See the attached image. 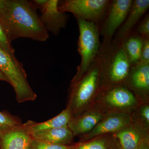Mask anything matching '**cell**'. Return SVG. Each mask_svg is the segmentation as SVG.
I'll use <instances>...</instances> for the list:
<instances>
[{
	"label": "cell",
	"mask_w": 149,
	"mask_h": 149,
	"mask_svg": "<svg viewBox=\"0 0 149 149\" xmlns=\"http://www.w3.org/2000/svg\"><path fill=\"white\" fill-rule=\"evenodd\" d=\"M72 116L71 112L66 108L59 114L49 120L41 123L28 120L23 124V126L31 135L40 131L59 128L67 125Z\"/></svg>",
	"instance_id": "16"
},
{
	"label": "cell",
	"mask_w": 149,
	"mask_h": 149,
	"mask_svg": "<svg viewBox=\"0 0 149 149\" xmlns=\"http://www.w3.org/2000/svg\"><path fill=\"white\" fill-rule=\"evenodd\" d=\"M0 70L13 88L17 102L34 101L37 94L32 90L21 63L0 47Z\"/></svg>",
	"instance_id": "5"
},
{
	"label": "cell",
	"mask_w": 149,
	"mask_h": 149,
	"mask_svg": "<svg viewBox=\"0 0 149 149\" xmlns=\"http://www.w3.org/2000/svg\"><path fill=\"white\" fill-rule=\"evenodd\" d=\"M0 24L11 42L19 38L45 42L49 32L30 1L5 0L0 11Z\"/></svg>",
	"instance_id": "1"
},
{
	"label": "cell",
	"mask_w": 149,
	"mask_h": 149,
	"mask_svg": "<svg viewBox=\"0 0 149 149\" xmlns=\"http://www.w3.org/2000/svg\"><path fill=\"white\" fill-rule=\"evenodd\" d=\"M136 149H149V137L145 138Z\"/></svg>",
	"instance_id": "26"
},
{
	"label": "cell",
	"mask_w": 149,
	"mask_h": 149,
	"mask_svg": "<svg viewBox=\"0 0 149 149\" xmlns=\"http://www.w3.org/2000/svg\"><path fill=\"white\" fill-rule=\"evenodd\" d=\"M0 47L11 55L15 56V50L12 46L11 42L8 40L5 32L0 24Z\"/></svg>",
	"instance_id": "23"
},
{
	"label": "cell",
	"mask_w": 149,
	"mask_h": 149,
	"mask_svg": "<svg viewBox=\"0 0 149 149\" xmlns=\"http://www.w3.org/2000/svg\"><path fill=\"white\" fill-rule=\"evenodd\" d=\"M130 123V113L110 111L90 133L80 137L79 142H85L104 134H114Z\"/></svg>",
	"instance_id": "10"
},
{
	"label": "cell",
	"mask_w": 149,
	"mask_h": 149,
	"mask_svg": "<svg viewBox=\"0 0 149 149\" xmlns=\"http://www.w3.org/2000/svg\"><path fill=\"white\" fill-rule=\"evenodd\" d=\"M101 70L97 56L88 71L80 79L71 82L67 108L72 117L88 109L96 102L100 91Z\"/></svg>",
	"instance_id": "3"
},
{
	"label": "cell",
	"mask_w": 149,
	"mask_h": 149,
	"mask_svg": "<svg viewBox=\"0 0 149 149\" xmlns=\"http://www.w3.org/2000/svg\"><path fill=\"white\" fill-rule=\"evenodd\" d=\"M121 149H136L145 138L149 137L130 123L114 133Z\"/></svg>",
	"instance_id": "17"
},
{
	"label": "cell",
	"mask_w": 149,
	"mask_h": 149,
	"mask_svg": "<svg viewBox=\"0 0 149 149\" xmlns=\"http://www.w3.org/2000/svg\"><path fill=\"white\" fill-rule=\"evenodd\" d=\"M76 144L77 143L68 145L48 144L40 142L32 138L29 149H73Z\"/></svg>",
	"instance_id": "22"
},
{
	"label": "cell",
	"mask_w": 149,
	"mask_h": 149,
	"mask_svg": "<svg viewBox=\"0 0 149 149\" xmlns=\"http://www.w3.org/2000/svg\"><path fill=\"white\" fill-rule=\"evenodd\" d=\"M143 45L139 63H149V38H143Z\"/></svg>",
	"instance_id": "25"
},
{
	"label": "cell",
	"mask_w": 149,
	"mask_h": 149,
	"mask_svg": "<svg viewBox=\"0 0 149 149\" xmlns=\"http://www.w3.org/2000/svg\"><path fill=\"white\" fill-rule=\"evenodd\" d=\"M0 80H2V81H6V82H8L7 78L6 77L5 75H4L2 72L0 70Z\"/></svg>",
	"instance_id": "27"
},
{
	"label": "cell",
	"mask_w": 149,
	"mask_h": 149,
	"mask_svg": "<svg viewBox=\"0 0 149 149\" xmlns=\"http://www.w3.org/2000/svg\"><path fill=\"white\" fill-rule=\"evenodd\" d=\"M149 0L133 1L130 11L118 32L115 41L122 42L131 34L133 28L148 9Z\"/></svg>",
	"instance_id": "14"
},
{
	"label": "cell",
	"mask_w": 149,
	"mask_h": 149,
	"mask_svg": "<svg viewBox=\"0 0 149 149\" xmlns=\"http://www.w3.org/2000/svg\"><path fill=\"white\" fill-rule=\"evenodd\" d=\"M79 30L77 51L81 62L71 82L80 79L95 60L100 49L98 26L93 22L76 18Z\"/></svg>",
	"instance_id": "4"
},
{
	"label": "cell",
	"mask_w": 149,
	"mask_h": 149,
	"mask_svg": "<svg viewBox=\"0 0 149 149\" xmlns=\"http://www.w3.org/2000/svg\"><path fill=\"white\" fill-rule=\"evenodd\" d=\"M32 139L46 143L68 145L72 143L74 136L67 125L43 130L31 134Z\"/></svg>",
	"instance_id": "15"
},
{
	"label": "cell",
	"mask_w": 149,
	"mask_h": 149,
	"mask_svg": "<svg viewBox=\"0 0 149 149\" xmlns=\"http://www.w3.org/2000/svg\"><path fill=\"white\" fill-rule=\"evenodd\" d=\"M21 120L7 111H0V130H11L22 126Z\"/></svg>",
	"instance_id": "21"
},
{
	"label": "cell",
	"mask_w": 149,
	"mask_h": 149,
	"mask_svg": "<svg viewBox=\"0 0 149 149\" xmlns=\"http://www.w3.org/2000/svg\"><path fill=\"white\" fill-rule=\"evenodd\" d=\"M96 102L111 111L123 112L130 114L140 103L126 85L101 88Z\"/></svg>",
	"instance_id": "7"
},
{
	"label": "cell",
	"mask_w": 149,
	"mask_h": 149,
	"mask_svg": "<svg viewBox=\"0 0 149 149\" xmlns=\"http://www.w3.org/2000/svg\"><path fill=\"white\" fill-rule=\"evenodd\" d=\"M5 2V0H0V11L4 6Z\"/></svg>",
	"instance_id": "28"
},
{
	"label": "cell",
	"mask_w": 149,
	"mask_h": 149,
	"mask_svg": "<svg viewBox=\"0 0 149 149\" xmlns=\"http://www.w3.org/2000/svg\"><path fill=\"white\" fill-rule=\"evenodd\" d=\"M122 43L131 66L139 63L143 45L142 37L138 34H131Z\"/></svg>",
	"instance_id": "20"
},
{
	"label": "cell",
	"mask_w": 149,
	"mask_h": 149,
	"mask_svg": "<svg viewBox=\"0 0 149 149\" xmlns=\"http://www.w3.org/2000/svg\"><path fill=\"white\" fill-rule=\"evenodd\" d=\"M73 149H121L114 134H104L84 142H78Z\"/></svg>",
	"instance_id": "18"
},
{
	"label": "cell",
	"mask_w": 149,
	"mask_h": 149,
	"mask_svg": "<svg viewBox=\"0 0 149 149\" xmlns=\"http://www.w3.org/2000/svg\"><path fill=\"white\" fill-rule=\"evenodd\" d=\"M132 0H114L108 9L101 34L104 37L103 44L109 42L114 33L125 21L133 4Z\"/></svg>",
	"instance_id": "8"
},
{
	"label": "cell",
	"mask_w": 149,
	"mask_h": 149,
	"mask_svg": "<svg viewBox=\"0 0 149 149\" xmlns=\"http://www.w3.org/2000/svg\"><path fill=\"white\" fill-rule=\"evenodd\" d=\"M58 0H47L40 8L42 13L41 21L48 32L58 35L61 29L66 26L68 17L64 13L58 9Z\"/></svg>",
	"instance_id": "12"
},
{
	"label": "cell",
	"mask_w": 149,
	"mask_h": 149,
	"mask_svg": "<svg viewBox=\"0 0 149 149\" xmlns=\"http://www.w3.org/2000/svg\"><path fill=\"white\" fill-rule=\"evenodd\" d=\"M32 138L23 127L0 130V149H29Z\"/></svg>",
	"instance_id": "13"
},
{
	"label": "cell",
	"mask_w": 149,
	"mask_h": 149,
	"mask_svg": "<svg viewBox=\"0 0 149 149\" xmlns=\"http://www.w3.org/2000/svg\"><path fill=\"white\" fill-rule=\"evenodd\" d=\"M97 57L100 66V89L125 85L131 65L122 42L111 41L103 44Z\"/></svg>",
	"instance_id": "2"
},
{
	"label": "cell",
	"mask_w": 149,
	"mask_h": 149,
	"mask_svg": "<svg viewBox=\"0 0 149 149\" xmlns=\"http://www.w3.org/2000/svg\"><path fill=\"white\" fill-rule=\"evenodd\" d=\"M138 34L143 38H149V14L145 17L138 26Z\"/></svg>",
	"instance_id": "24"
},
{
	"label": "cell",
	"mask_w": 149,
	"mask_h": 149,
	"mask_svg": "<svg viewBox=\"0 0 149 149\" xmlns=\"http://www.w3.org/2000/svg\"><path fill=\"white\" fill-rule=\"evenodd\" d=\"M131 123L146 136H149V102L139 103L130 113Z\"/></svg>",
	"instance_id": "19"
},
{
	"label": "cell",
	"mask_w": 149,
	"mask_h": 149,
	"mask_svg": "<svg viewBox=\"0 0 149 149\" xmlns=\"http://www.w3.org/2000/svg\"><path fill=\"white\" fill-rule=\"evenodd\" d=\"M111 1L108 0H65L59 1L58 9L70 12L76 18L93 22L98 26L104 18Z\"/></svg>",
	"instance_id": "6"
},
{
	"label": "cell",
	"mask_w": 149,
	"mask_h": 149,
	"mask_svg": "<svg viewBox=\"0 0 149 149\" xmlns=\"http://www.w3.org/2000/svg\"><path fill=\"white\" fill-rule=\"evenodd\" d=\"M125 85L140 102H149V63L131 66Z\"/></svg>",
	"instance_id": "11"
},
{
	"label": "cell",
	"mask_w": 149,
	"mask_h": 149,
	"mask_svg": "<svg viewBox=\"0 0 149 149\" xmlns=\"http://www.w3.org/2000/svg\"><path fill=\"white\" fill-rule=\"evenodd\" d=\"M110 111L96 102L88 109L72 117L68 126L74 136L80 138L90 133Z\"/></svg>",
	"instance_id": "9"
}]
</instances>
